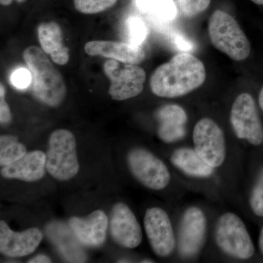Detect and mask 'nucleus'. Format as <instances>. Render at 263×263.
<instances>
[{
  "label": "nucleus",
  "instance_id": "13",
  "mask_svg": "<svg viewBox=\"0 0 263 263\" xmlns=\"http://www.w3.org/2000/svg\"><path fill=\"white\" fill-rule=\"evenodd\" d=\"M42 239V233L37 228L15 233L5 221H0V252L5 256L21 257L29 255L35 251Z\"/></svg>",
  "mask_w": 263,
  "mask_h": 263
},
{
  "label": "nucleus",
  "instance_id": "29",
  "mask_svg": "<svg viewBox=\"0 0 263 263\" xmlns=\"http://www.w3.org/2000/svg\"><path fill=\"white\" fill-rule=\"evenodd\" d=\"M29 263H49L51 262V259L48 258L47 256L43 255V254H41V255L36 256L34 258L29 260Z\"/></svg>",
  "mask_w": 263,
  "mask_h": 263
},
{
  "label": "nucleus",
  "instance_id": "3",
  "mask_svg": "<svg viewBox=\"0 0 263 263\" xmlns=\"http://www.w3.org/2000/svg\"><path fill=\"white\" fill-rule=\"evenodd\" d=\"M209 34L213 46L235 61H242L250 54L248 38L238 22L226 12L216 10L210 17Z\"/></svg>",
  "mask_w": 263,
  "mask_h": 263
},
{
  "label": "nucleus",
  "instance_id": "23",
  "mask_svg": "<svg viewBox=\"0 0 263 263\" xmlns=\"http://www.w3.org/2000/svg\"><path fill=\"white\" fill-rule=\"evenodd\" d=\"M27 154V148L18 141L12 142L0 150V164L6 166L16 162Z\"/></svg>",
  "mask_w": 263,
  "mask_h": 263
},
{
  "label": "nucleus",
  "instance_id": "16",
  "mask_svg": "<svg viewBox=\"0 0 263 263\" xmlns=\"http://www.w3.org/2000/svg\"><path fill=\"white\" fill-rule=\"evenodd\" d=\"M159 122V138L165 143L182 139L186 135V124L188 117L182 107L176 104H168L161 107L156 112Z\"/></svg>",
  "mask_w": 263,
  "mask_h": 263
},
{
  "label": "nucleus",
  "instance_id": "15",
  "mask_svg": "<svg viewBox=\"0 0 263 263\" xmlns=\"http://www.w3.org/2000/svg\"><path fill=\"white\" fill-rule=\"evenodd\" d=\"M84 51L91 57H103L122 63L139 65L144 61L146 53L141 46L110 41H89Z\"/></svg>",
  "mask_w": 263,
  "mask_h": 263
},
{
  "label": "nucleus",
  "instance_id": "20",
  "mask_svg": "<svg viewBox=\"0 0 263 263\" xmlns=\"http://www.w3.org/2000/svg\"><path fill=\"white\" fill-rule=\"evenodd\" d=\"M137 3L142 10L161 20H173L177 13L173 0H137Z\"/></svg>",
  "mask_w": 263,
  "mask_h": 263
},
{
  "label": "nucleus",
  "instance_id": "31",
  "mask_svg": "<svg viewBox=\"0 0 263 263\" xmlns=\"http://www.w3.org/2000/svg\"><path fill=\"white\" fill-rule=\"evenodd\" d=\"M258 102L259 108H261V110H262L263 113V86L262 88H261L260 91H259Z\"/></svg>",
  "mask_w": 263,
  "mask_h": 263
},
{
  "label": "nucleus",
  "instance_id": "9",
  "mask_svg": "<svg viewBox=\"0 0 263 263\" xmlns=\"http://www.w3.org/2000/svg\"><path fill=\"white\" fill-rule=\"evenodd\" d=\"M127 163L134 177L150 190H163L171 181V174L165 164L144 148L131 150L127 155Z\"/></svg>",
  "mask_w": 263,
  "mask_h": 263
},
{
  "label": "nucleus",
  "instance_id": "24",
  "mask_svg": "<svg viewBox=\"0 0 263 263\" xmlns=\"http://www.w3.org/2000/svg\"><path fill=\"white\" fill-rule=\"evenodd\" d=\"M128 33L132 44L140 46L146 38L148 30L141 18L131 17L127 21Z\"/></svg>",
  "mask_w": 263,
  "mask_h": 263
},
{
  "label": "nucleus",
  "instance_id": "2",
  "mask_svg": "<svg viewBox=\"0 0 263 263\" xmlns=\"http://www.w3.org/2000/svg\"><path fill=\"white\" fill-rule=\"evenodd\" d=\"M23 59L32 75V91L48 106H60L67 94L63 76L55 68L42 48L32 46L23 52Z\"/></svg>",
  "mask_w": 263,
  "mask_h": 263
},
{
  "label": "nucleus",
  "instance_id": "5",
  "mask_svg": "<svg viewBox=\"0 0 263 263\" xmlns=\"http://www.w3.org/2000/svg\"><path fill=\"white\" fill-rule=\"evenodd\" d=\"M215 240L218 247L233 258L249 259L255 253L253 240L245 222L234 213L220 216L216 224Z\"/></svg>",
  "mask_w": 263,
  "mask_h": 263
},
{
  "label": "nucleus",
  "instance_id": "30",
  "mask_svg": "<svg viewBox=\"0 0 263 263\" xmlns=\"http://www.w3.org/2000/svg\"><path fill=\"white\" fill-rule=\"evenodd\" d=\"M258 247L259 252L263 256V227L259 232V238H258Z\"/></svg>",
  "mask_w": 263,
  "mask_h": 263
},
{
  "label": "nucleus",
  "instance_id": "11",
  "mask_svg": "<svg viewBox=\"0 0 263 263\" xmlns=\"http://www.w3.org/2000/svg\"><path fill=\"white\" fill-rule=\"evenodd\" d=\"M144 227L151 247L158 257L171 255L176 247V237L171 219L160 208L147 209Z\"/></svg>",
  "mask_w": 263,
  "mask_h": 263
},
{
  "label": "nucleus",
  "instance_id": "27",
  "mask_svg": "<svg viewBox=\"0 0 263 263\" xmlns=\"http://www.w3.org/2000/svg\"><path fill=\"white\" fill-rule=\"evenodd\" d=\"M11 120V113L9 105L5 100V89L3 84L0 85V122L1 124H8Z\"/></svg>",
  "mask_w": 263,
  "mask_h": 263
},
{
  "label": "nucleus",
  "instance_id": "22",
  "mask_svg": "<svg viewBox=\"0 0 263 263\" xmlns=\"http://www.w3.org/2000/svg\"><path fill=\"white\" fill-rule=\"evenodd\" d=\"M249 205L254 215L263 218V166L251 192Z\"/></svg>",
  "mask_w": 263,
  "mask_h": 263
},
{
  "label": "nucleus",
  "instance_id": "17",
  "mask_svg": "<svg viewBox=\"0 0 263 263\" xmlns=\"http://www.w3.org/2000/svg\"><path fill=\"white\" fill-rule=\"evenodd\" d=\"M46 170V155L37 150L26 154L13 163L3 166L1 174L6 179L33 182L42 179Z\"/></svg>",
  "mask_w": 263,
  "mask_h": 263
},
{
  "label": "nucleus",
  "instance_id": "10",
  "mask_svg": "<svg viewBox=\"0 0 263 263\" xmlns=\"http://www.w3.org/2000/svg\"><path fill=\"white\" fill-rule=\"evenodd\" d=\"M207 219L201 209L190 207L181 219L178 237V249L181 256L191 258L200 252L205 242Z\"/></svg>",
  "mask_w": 263,
  "mask_h": 263
},
{
  "label": "nucleus",
  "instance_id": "14",
  "mask_svg": "<svg viewBox=\"0 0 263 263\" xmlns=\"http://www.w3.org/2000/svg\"><path fill=\"white\" fill-rule=\"evenodd\" d=\"M108 217L103 211L97 210L87 217H72L69 226L77 239L89 247H99L106 238Z\"/></svg>",
  "mask_w": 263,
  "mask_h": 263
},
{
  "label": "nucleus",
  "instance_id": "25",
  "mask_svg": "<svg viewBox=\"0 0 263 263\" xmlns=\"http://www.w3.org/2000/svg\"><path fill=\"white\" fill-rule=\"evenodd\" d=\"M211 0H178L180 10L186 18H193L209 8Z\"/></svg>",
  "mask_w": 263,
  "mask_h": 263
},
{
  "label": "nucleus",
  "instance_id": "35",
  "mask_svg": "<svg viewBox=\"0 0 263 263\" xmlns=\"http://www.w3.org/2000/svg\"><path fill=\"white\" fill-rule=\"evenodd\" d=\"M16 1L19 3H23L24 2L27 1V0H16Z\"/></svg>",
  "mask_w": 263,
  "mask_h": 263
},
{
  "label": "nucleus",
  "instance_id": "26",
  "mask_svg": "<svg viewBox=\"0 0 263 263\" xmlns=\"http://www.w3.org/2000/svg\"><path fill=\"white\" fill-rule=\"evenodd\" d=\"M10 81L17 89H26L32 84V75L30 71L26 68L17 69L12 74Z\"/></svg>",
  "mask_w": 263,
  "mask_h": 263
},
{
  "label": "nucleus",
  "instance_id": "12",
  "mask_svg": "<svg viewBox=\"0 0 263 263\" xmlns=\"http://www.w3.org/2000/svg\"><path fill=\"white\" fill-rule=\"evenodd\" d=\"M110 234L114 241L121 247L135 249L143 239L141 227L134 213L123 202L116 204L110 217Z\"/></svg>",
  "mask_w": 263,
  "mask_h": 263
},
{
  "label": "nucleus",
  "instance_id": "8",
  "mask_svg": "<svg viewBox=\"0 0 263 263\" xmlns=\"http://www.w3.org/2000/svg\"><path fill=\"white\" fill-rule=\"evenodd\" d=\"M194 148L213 168L220 167L226 157V137L221 127L212 119L203 118L193 129Z\"/></svg>",
  "mask_w": 263,
  "mask_h": 263
},
{
  "label": "nucleus",
  "instance_id": "4",
  "mask_svg": "<svg viewBox=\"0 0 263 263\" xmlns=\"http://www.w3.org/2000/svg\"><path fill=\"white\" fill-rule=\"evenodd\" d=\"M46 170L59 181H68L79 171L75 136L67 129L51 133L46 154Z\"/></svg>",
  "mask_w": 263,
  "mask_h": 263
},
{
  "label": "nucleus",
  "instance_id": "32",
  "mask_svg": "<svg viewBox=\"0 0 263 263\" xmlns=\"http://www.w3.org/2000/svg\"><path fill=\"white\" fill-rule=\"evenodd\" d=\"M13 0H0V4L3 6H9L13 3Z\"/></svg>",
  "mask_w": 263,
  "mask_h": 263
},
{
  "label": "nucleus",
  "instance_id": "7",
  "mask_svg": "<svg viewBox=\"0 0 263 263\" xmlns=\"http://www.w3.org/2000/svg\"><path fill=\"white\" fill-rule=\"evenodd\" d=\"M230 123L238 139L254 146L263 144V126L253 97L242 93L232 105Z\"/></svg>",
  "mask_w": 263,
  "mask_h": 263
},
{
  "label": "nucleus",
  "instance_id": "28",
  "mask_svg": "<svg viewBox=\"0 0 263 263\" xmlns=\"http://www.w3.org/2000/svg\"><path fill=\"white\" fill-rule=\"evenodd\" d=\"M174 42L175 44L181 51H190V50L193 49V44L190 43V41H188L186 38L182 37V36H176L174 38Z\"/></svg>",
  "mask_w": 263,
  "mask_h": 263
},
{
  "label": "nucleus",
  "instance_id": "18",
  "mask_svg": "<svg viewBox=\"0 0 263 263\" xmlns=\"http://www.w3.org/2000/svg\"><path fill=\"white\" fill-rule=\"evenodd\" d=\"M41 48L57 65H65L70 60L69 48L64 45L61 27L54 22H43L37 28Z\"/></svg>",
  "mask_w": 263,
  "mask_h": 263
},
{
  "label": "nucleus",
  "instance_id": "19",
  "mask_svg": "<svg viewBox=\"0 0 263 263\" xmlns=\"http://www.w3.org/2000/svg\"><path fill=\"white\" fill-rule=\"evenodd\" d=\"M171 162L185 174L193 177L208 178L214 174V169L197 153L195 148H178L171 157Z\"/></svg>",
  "mask_w": 263,
  "mask_h": 263
},
{
  "label": "nucleus",
  "instance_id": "21",
  "mask_svg": "<svg viewBox=\"0 0 263 263\" xmlns=\"http://www.w3.org/2000/svg\"><path fill=\"white\" fill-rule=\"evenodd\" d=\"M118 0H73L74 6L83 14L92 15L110 9Z\"/></svg>",
  "mask_w": 263,
  "mask_h": 263
},
{
  "label": "nucleus",
  "instance_id": "1",
  "mask_svg": "<svg viewBox=\"0 0 263 263\" xmlns=\"http://www.w3.org/2000/svg\"><path fill=\"white\" fill-rule=\"evenodd\" d=\"M206 79L205 65L193 54L180 53L156 69L150 79V87L157 96L175 98L200 87Z\"/></svg>",
  "mask_w": 263,
  "mask_h": 263
},
{
  "label": "nucleus",
  "instance_id": "34",
  "mask_svg": "<svg viewBox=\"0 0 263 263\" xmlns=\"http://www.w3.org/2000/svg\"><path fill=\"white\" fill-rule=\"evenodd\" d=\"M142 262L146 263V262H154V261L151 260V259H144V260L142 261Z\"/></svg>",
  "mask_w": 263,
  "mask_h": 263
},
{
  "label": "nucleus",
  "instance_id": "33",
  "mask_svg": "<svg viewBox=\"0 0 263 263\" xmlns=\"http://www.w3.org/2000/svg\"><path fill=\"white\" fill-rule=\"evenodd\" d=\"M252 2L254 3V4H257L259 5H263V0H252Z\"/></svg>",
  "mask_w": 263,
  "mask_h": 263
},
{
  "label": "nucleus",
  "instance_id": "6",
  "mask_svg": "<svg viewBox=\"0 0 263 263\" xmlns=\"http://www.w3.org/2000/svg\"><path fill=\"white\" fill-rule=\"evenodd\" d=\"M103 70L110 81L108 93L114 100L135 98L144 89L146 72L138 65L110 60L104 64Z\"/></svg>",
  "mask_w": 263,
  "mask_h": 263
}]
</instances>
